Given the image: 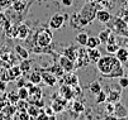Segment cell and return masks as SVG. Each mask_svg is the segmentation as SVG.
Returning <instances> with one entry per match:
<instances>
[{
    "label": "cell",
    "mask_w": 128,
    "mask_h": 120,
    "mask_svg": "<svg viewBox=\"0 0 128 120\" xmlns=\"http://www.w3.org/2000/svg\"><path fill=\"white\" fill-rule=\"evenodd\" d=\"M120 18H122L124 22H127V23H128V10H127V11H124V13H122V16H120Z\"/></svg>",
    "instance_id": "49"
},
{
    "label": "cell",
    "mask_w": 128,
    "mask_h": 120,
    "mask_svg": "<svg viewBox=\"0 0 128 120\" xmlns=\"http://www.w3.org/2000/svg\"><path fill=\"white\" fill-rule=\"evenodd\" d=\"M44 113L47 114L48 119H52V120H54V119H56V115H54V114H56V113L53 111V109H52L51 106H47V108L44 109Z\"/></svg>",
    "instance_id": "40"
},
{
    "label": "cell",
    "mask_w": 128,
    "mask_h": 120,
    "mask_svg": "<svg viewBox=\"0 0 128 120\" xmlns=\"http://www.w3.org/2000/svg\"><path fill=\"white\" fill-rule=\"evenodd\" d=\"M0 111H3V113L5 114V116H6L8 119H10V118L16 113V106H15L14 104H6Z\"/></svg>",
    "instance_id": "18"
},
{
    "label": "cell",
    "mask_w": 128,
    "mask_h": 120,
    "mask_svg": "<svg viewBox=\"0 0 128 120\" xmlns=\"http://www.w3.org/2000/svg\"><path fill=\"white\" fill-rule=\"evenodd\" d=\"M6 83L8 82H5V81H3V80H0V91H5L6 90Z\"/></svg>",
    "instance_id": "47"
},
{
    "label": "cell",
    "mask_w": 128,
    "mask_h": 120,
    "mask_svg": "<svg viewBox=\"0 0 128 120\" xmlns=\"http://www.w3.org/2000/svg\"><path fill=\"white\" fill-rule=\"evenodd\" d=\"M12 6L16 13H22L26 9V0H14Z\"/></svg>",
    "instance_id": "26"
},
{
    "label": "cell",
    "mask_w": 128,
    "mask_h": 120,
    "mask_svg": "<svg viewBox=\"0 0 128 120\" xmlns=\"http://www.w3.org/2000/svg\"><path fill=\"white\" fill-rule=\"evenodd\" d=\"M15 81H16V86H18V87L26 86V83H27V80H24V78H23L22 76H20V77H18V78H16Z\"/></svg>",
    "instance_id": "43"
},
{
    "label": "cell",
    "mask_w": 128,
    "mask_h": 120,
    "mask_svg": "<svg viewBox=\"0 0 128 120\" xmlns=\"http://www.w3.org/2000/svg\"><path fill=\"white\" fill-rule=\"evenodd\" d=\"M127 119H128V116H127Z\"/></svg>",
    "instance_id": "55"
},
{
    "label": "cell",
    "mask_w": 128,
    "mask_h": 120,
    "mask_svg": "<svg viewBox=\"0 0 128 120\" xmlns=\"http://www.w3.org/2000/svg\"><path fill=\"white\" fill-rule=\"evenodd\" d=\"M19 67H20V70H22V73H23V75H26V73H28V72H29V70H30V67H32V62H30L28 58H26V60H23V61L19 63Z\"/></svg>",
    "instance_id": "31"
},
{
    "label": "cell",
    "mask_w": 128,
    "mask_h": 120,
    "mask_svg": "<svg viewBox=\"0 0 128 120\" xmlns=\"http://www.w3.org/2000/svg\"><path fill=\"white\" fill-rule=\"evenodd\" d=\"M105 109H106V113H109V114H113V111H114V102L108 101V102H106V106H105Z\"/></svg>",
    "instance_id": "42"
},
{
    "label": "cell",
    "mask_w": 128,
    "mask_h": 120,
    "mask_svg": "<svg viewBox=\"0 0 128 120\" xmlns=\"http://www.w3.org/2000/svg\"><path fill=\"white\" fill-rule=\"evenodd\" d=\"M12 23L9 22V19L5 16V14H3V13H0V30H5L9 25H10Z\"/></svg>",
    "instance_id": "34"
},
{
    "label": "cell",
    "mask_w": 128,
    "mask_h": 120,
    "mask_svg": "<svg viewBox=\"0 0 128 120\" xmlns=\"http://www.w3.org/2000/svg\"><path fill=\"white\" fill-rule=\"evenodd\" d=\"M16 29H18V39L26 41L28 38V36H29V33H30L29 27L26 25V24H19V25L16 27Z\"/></svg>",
    "instance_id": "14"
},
{
    "label": "cell",
    "mask_w": 128,
    "mask_h": 120,
    "mask_svg": "<svg viewBox=\"0 0 128 120\" xmlns=\"http://www.w3.org/2000/svg\"><path fill=\"white\" fill-rule=\"evenodd\" d=\"M88 56H89L90 62L96 63L99 61V58L102 57V53L98 48H88Z\"/></svg>",
    "instance_id": "15"
},
{
    "label": "cell",
    "mask_w": 128,
    "mask_h": 120,
    "mask_svg": "<svg viewBox=\"0 0 128 120\" xmlns=\"http://www.w3.org/2000/svg\"><path fill=\"white\" fill-rule=\"evenodd\" d=\"M10 1H12V0H0V10L6 8V6H9Z\"/></svg>",
    "instance_id": "44"
},
{
    "label": "cell",
    "mask_w": 128,
    "mask_h": 120,
    "mask_svg": "<svg viewBox=\"0 0 128 120\" xmlns=\"http://www.w3.org/2000/svg\"><path fill=\"white\" fill-rule=\"evenodd\" d=\"M64 55H65L67 58H70L72 62L75 63V61H76V48H75L74 46H70V47H67V48L65 49Z\"/></svg>",
    "instance_id": "21"
},
{
    "label": "cell",
    "mask_w": 128,
    "mask_h": 120,
    "mask_svg": "<svg viewBox=\"0 0 128 120\" xmlns=\"http://www.w3.org/2000/svg\"><path fill=\"white\" fill-rule=\"evenodd\" d=\"M98 71L106 78H119L124 75L122 62L112 55L102 56L96 62Z\"/></svg>",
    "instance_id": "1"
},
{
    "label": "cell",
    "mask_w": 128,
    "mask_h": 120,
    "mask_svg": "<svg viewBox=\"0 0 128 120\" xmlns=\"http://www.w3.org/2000/svg\"><path fill=\"white\" fill-rule=\"evenodd\" d=\"M126 1H128V0H126Z\"/></svg>",
    "instance_id": "54"
},
{
    "label": "cell",
    "mask_w": 128,
    "mask_h": 120,
    "mask_svg": "<svg viewBox=\"0 0 128 120\" xmlns=\"http://www.w3.org/2000/svg\"><path fill=\"white\" fill-rule=\"evenodd\" d=\"M53 39V33L51 28H41L37 33H36V43L38 47H48L52 43Z\"/></svg>",
    "instance_id": "3"
},
{
    "label": "cell",
    "mask_w": 128,
    "mask_h": 120,
    "mask_svg": "<svg viewBox=\"0 0 128 120\" xmlns=\"http://www.w3.org/2000/svg\"><path fill=\"white\" fill-rule=\"evenodd\" d=\"M19 99H23V100H27L28 96H29V90L26 87V86H22V87H18V91H16Z\"/></svg>",
    "instance_id": "36"
},
{
    "label": "cell",
    "mask_w": 128,
    "mask_h": 120,
    "mask_svg": "<svg viewBox=\"0 0 128 120\" xmlns=\"http://www.w3.org/2000/svg\"><path fill=\"white\" fill-rule=\"evenodd\" d=\"M106 43H117L116 37L113 36V34H110V36H109V38H108V42H106Z\"/></svg>",
    "instance_id": "48"
},
{
    "label": "cell",
    "mask_w": 128,
    "mask_h": 120,
    "mask_svg": "<svg viewBox=\"0 0 128 120\" xmlns=\"http://www.w3.org/2000/svg\"><path fill=\"white\" fill-rule=\"evenodd\" d=\"M113 114L117 116V119H123L128 116V109L126 105H123L120 101H117L114 104V111Z\"/></svg>",
    "instance_id": "10"
},
{
    "label": "cell",
    "mask_w": 128,
    "mask_h": 120,
    "mask_svg": "<svg viewBox=\"0 0 128 120\" xmlns=\"http://www.w3.org/2000/svg\"><path fill=\"white\" fill-rule=\"evenodd\" d=\"M90 63L89 56H88V49L81 46L80 48H76V61H75V70L82 66H88Z\"/></svg>",
    "instance_id": "4"
},
{
    "label": "cell",
    "mask_w": 128,
    "mask_h": 120,
    "mask_svg": "<svg viewBox=\"0 0 128 120\" xmlns=\"http://www.w3.org/2000/svg\"><path fill=\"white\" fill-rule=\"evenodd\" d=\"M65 24V18H64V14L61 13H56L51 16L50 19V28L54 29V30H60L62 28V25Z\"/></svg>",
    "instance_id": "6"
},
{
    "label": "cell",
    "mask_w": 128,
    "mask_h": 120,
    "mask_svg": "<svg viewBox=\"0 0 128 120\" xmlns=\"http://www.w3.org/2000/svg\"><path fill=\"white\" fill-rule=\"evenodd\" d=\"M28 81H30L33 85H40L41 82H42V75H41V72H38V71H34V72H32L29 76H28Z\"/></svg>",
    "instance_id": "24"
},
{
    "label": "cell",
    "mask_w": 128,
    "mask_h": 120,
    "mask_svg": "<svg viewBox=\"0 0 128 120\" xmlns=\"http://www.w3.org/2000/svg\"><path fill=\"white\" fill-rule=\"evenodd\" d=\"M6 100H8L9 104H14V105H15V104H16V101L19 100V96H18L16 92H10V94H8Z\"/></svg>",
    "instance_id": "38"
},
{
    "label": "cell",
    "mask_w": 128,
    "mask_h": 120,
    "mask_svg": "<svg viewBox=\"0 0 128 120\" xmlns=\"http://www.w3.org/2000/svg\"><path fill=\"white\" fill-rule=\"evenodd\" d=\"M0 73H2V67H0Z\"/></svg>",
    "instance_id": "53"
},
{
    "label": "cell",
    "mask_w": 128,
    "mask_h": 120,
    "mask_svg": "<svg viewBox=\"0 0 128 120\" xmlns=\"http://www.w3.org/2000/svg\"><path fill=\"white\" fill-rule=\"evenodd\" d=\"M95 19H98V22H100L103 24H108L109 22L112 20V14L109 13L108 10H105V9H98Z\"/></svg>",
    "instance_id": "12"
},
{
    "label": "cell",
    "mask_w": 128,
    "mask_h": 120,
    "mask_svg": "<svg viewBox=\"0 0 128 120\" xmlns=\"http://www.w3.org/2000/svg\"><path fill=\"white\" fill-rule=\"evenodd\" d=\"M15 53L19 56V58L22 60H26V58H29V52L20 44H16L15 46Z\"/></svg>",
    "instance_id": "20"
},
{
    "label": "cell",
    "mask_w": 128,
    "mask_h": 120,
    "mask_svg": "<svg viewBox=\"0 0 128 120\" xmlns=\"http://www.w3.org/2000/svg\"><path fill=\"white\" fill-rule=\"evenodd\" d=\"M61 78H62L61 82L65 85H70V86H76V85H79V77L74 72H65Z\"/></svg>",
    "instance_id": "7"
},
{
    "label": "cell",
    "mask_w": 128,
    "mask_h": 120,
    "mask_svg": "<svg viewBox=\"0 0 128 120\" xmlns=\"http://www.w3.org/2000/svg\"><path fill=\"white\" fill-rule=\"evenodd\" d=\"M120 96H122V94H120V91L118 90H110L109 91V94L106 95V101H110V102H116L117 101H119L120 100Z\"/></svg>",
    "instance_id": "19"
},
{
    "label": "cell",
    "mask_w": 128,
    "mask_h": 120,
    "mask_svg": "<svg viewBox=\"0 0 128 120\" xmlns=\"http://www.w3.org/2000/svg\"><path fill=\"white\" fill-rule=\"evenodd\" d=\"M102 44L99 37H89L88 42H86V47L88 48H98Z\"/></svg>",
    "instance_id": "28"
},
{
    "label": "cell",
    "mask_w": 128,
    "mask_h": 120,
    "mask_svg": "<svg viewBox=\"0 0 128 120\" xmlns=\"http://www.w3.org/2000/svg\"><path fill=\"white\" fill-rule=\"evenodd\" d=\"M85 1H86V3H94L95 0H85Z\"/></svg>",
    "instance_id": "50"
},
{
    "label": "cell",
    "mask_w": 128,
    "mask_h": 120,
    "mask_svg": "<svg viewBox=\"0 0 128 120\" xmlns=\"http://www.w3.org/2000/svg\"><path fill=\"white\" fill-rule=\"evenodd\" d=\"M88 38H89V36L85 33V32H81V33H79L78 36H76V42L80 44V46H86V42H88Z\"/></svg>",
    "instance_id": "35"
},
{
    "label": "cell",
    "mask_w": 128,
    "mask_h": 120,
    "mask_svg": "<svg viewBox=\"0 0 128 120\" xmlns=\"http://www.w3.org/2000/svg\"><path fill=\"white\" fill-rule=\"evenodd\" d=\"M113 19V27L112 29L119 34V36H124V37H128V23L124 22L120 16L118 18H112Z\"/></svg>",
    "instance_id": "5"
},
{
    "label": "cell",
    "mask_w": 128,
    "mask_h": 120,
    "mask_svg": "<svg viewBox=\"0 0 128 120\" xmlns=\"http://www.w3.org/2000/svg\"><path fill=\"white\" fill-rule=\"evenodd\" d=\"M5 36L8 37V38H12V39H15V38H18V29H16V25H9L5 30Z\"/></svg>",
    "instance_id": "23"
},
{
    "label": "cell",
    "mask_w": 128,
    "mask_h": 120,
    "mask_svg": "<svg viewBox=\"0 0 128 120\" xmlns=\"http://www.w3.org/2000/svg\"><path fill=\"white\" fill-rule=\"evenodd\" d=\"M114 55H116V57H117V58H118L122 63L128 61V51H127V48H126V47H124V48L119 47Z\"/></svg>",
    "instance_id": "17"
},
{
    "label": "cell",
    "mask_w": 128,
    "mask_h": 120,
    "mask_svg": "<svg viewBox=\"0 0 128 120\" xmlns=\"http://www.w3.org/2000/svg\"><path fill=\"white\" fill-rule=\"evenodd\" d=\"M51 108L53 109V111H54V113L57 114V113H62V111H65V108H66V105L61 104V102H58L57 100H53V102H52Z\"/></svg>",
    "instance_id": "33"
},
{
    "label": "cell",
    "mask_w": 128,
    "mask_h": 120,
    "mask_svg": "<svg viewBox=\"0 0 128 120\" xmlns=\"http://www.w3.org/2000/svg\"><path fill=\"white\" fill-rule=\"evenodd\" d=\"M112 34V29H109V28H106V29H103L100 33H99V39H100V42L103 43V44H106V42H108V38H109V36Z\"/></svg>",
    "instance_id": "29"
},
{
    "label": "cell",
    "mask_w": 128,
    "mask_h": 120,
    "mask_svg": "<svg viewBox=\"0 0 128 120\" xmlns=\"http://www.w3.org/2000/svg\"><path fill=\"white\" fill-rule=\"evenodd\" d=\"M70 24L72 25V28H75V29L82 28V24H81V22H80V15H79V13H75L74 15H71Z\"/></svg>",
    "instance_id": "22"
},
{
    "label": "cell",
    "mask_w": 128,
    "mask_h": 120,
    "mask_svg": "<svg viewBox=\"0 0 128 120\" xmlns=\"http://www.w3.org/2000/svg\"><path fill=\"white\" fill-rule=\"evenodd\" d=\"M41 75H42V81L47 85V86H51V87H52V86H54V85L57 83V80H58V78L54 76V75H52L50 71H47V70L44 71V70H43V71L41 72Z\"/></svg>",
    "instance_id": "11"
},
{
    "label": "cell",
    "mask_w": 128,
    "mask_h": 120,
    "mask_svg": "<svg viewBox=\"0 0 128 120\" xmlns=\"http://www.w3.org/2000/svg\"><path fill=\"white\" fill-rule=\"evenodd\" d=\"M72 110H74L76 114H81L85 111V105L78 99H75V101L72 102Z\"/></svg>",
    "instance_id": "27"
},
{
    "label": "cell",
    "mask_w": 128,
    "mask_h": 120,
    "mask_svg": "<svg viewBox=\"0 0 128 120\" xmlns=\"http://www.w3.org/2000/svg\"><path fill=\"white\" fill-rule=\"evenodd\" d=\"M0 57H2V49H0Z\"/></svg>",
    "instance_id": "52"
},
{
    "label": "cell",
    "mask_w": 128,
    "mask_h": 120,
    "mask_svg": "<svg viewBox=\"0 0 128 120\" xmlns=\"http://www.w3.org/2000/svg\"><path fill=\"white\" fill-rule=\"evenodd\" d=\"M8 73H9V76H10V80L12 81H15L18 77H20L23 73H22V70H20V67H19V64H12V67H9L8 68Z\"/></svg>",
    "instance_id": "13"
},
{
    "label": "cell",
    "mask_w": 128,
    "mask_h": 120,
    "mask_svg": "<svg viewBox=\"0 0 128 120\" xmlns=\"http://www.w3.org/2000/svg\"><path fill=\"white\" fill-rule=\"evenodd\" d=\"M15 106H16V110H18V111H27V109H28V106H29V102H28V100L19 99V100L16 101Z\"/></svg>",
    "instance_id": "32"
},
{
    "label": "cell",
    "mask_w": 128,
    "mask_h": 120,
    "mask_svg": "<svg viewBox=\"0 0 128 120\" xmlns=\"http://www.w3.org/2000/svg\"><path fill=\"white\" fill-rule=\"evenodd\" d=\"M58 63L61 64L62 70H64L65 72H74V71H75V63L72 62L70 58H67L65 55L58 58Z\"/></svg>",
    "instance_id": "9"
},
{
    "label": "cell",
    "mask_w": 128,
    "mask_h": 120,
    "mask_svg": "<svg viewBox=\"0 0 128 120\" xmlns=\"http://www.w3.org/2000/svg\"><path fill=\"white\" fill-rule=\"evenodd\" d=\"M89 90H90V92L93 95H96L98 92H100L103 90V87H102V85H100L99 81H94V82H91L89 85Z\"/></svg>",
    "instance_id": "30"
},
{
    "label": "cell",
    "mask_w": 128,
    "mask_h": 120,
    "mask_svg": "<svg viewBox=\"0 0 128 120\" xmlns=\"http://www.w3.org/2000/svg\"><path fill=\"white\" fill-rule=\"evenodd\" d=\"M95 3H98V4H100L103 6H106V5L110 4V0H95Z\"/></svg>",
    "instance_id": "45"
},
{
    "label": "cell",
    "mask_w": 128,
    "mask_h": 120,
    "mask_svg": "<svg viewBox=\"0 0 128 120\" xmlns=\"http://www.w3.org/2000/svg\"><path fill=\"white\" fill-rule=\"evenodd\" d=\"M40 108L38 106H36L34 104H29V106H28V109H27V113H28V115L30 116V119H37V116H38V114H40Z\"/></svg>",
    "instance_id": "25"
},
{
    "label": "cell",
    "mask_w": 128,
    "mask_h": 120,
    "mask_svg": "<svg viewBox=\"0 0 128 120\" xmlns=\"http://www.w3.org/2000/svg\"><path fill=\"white\" fill-rule=\"evenodd\" d=\"M47 71H50L52 75H54L57 78H61V77L64 76V73H65V71L62 70V67H61V64H60V63H54L51 68H48Z\"/></svg>",
    "instance_id": "16"
},
{
    "label": "cell",
    "mask_w": 128,
    "mask_h": 120,
    "mask_svg": "<svg viewBox=\"0 0 128 120\" xmlns=\"http://www.w3.org/2000/svg\"><path fill=\"white\" fill-rule=\"evenodd\" d=\"M58 95L65 97L66 100H75V95H74V90H72V86L70 85H65L62 83L60 86V91H58Z\"/></svg>",
    "instance_id": "8"
},
{
    "label": "cell",
    "mask_w": 128,
    "mask_h": 120,
    "mask_svg": "<svg viewBox=\"0 0 128 120\" xmlns=\"http://www.w3.org/2000/svg\"><path fill=\"white\" fill-rule=\"evenodd\" d=\"M96 11H98V5L94 3H85L81 8V10L79 11L80 15V22L82 24V27L89 25L90 23H93L94 19L96 18Z\"/></svg>",
    "instance_id": "2"
},
{
    "label": "cell",
    "mask_w": 128,
    "mask_h": 120,
    "mask_svg": "<svg viewBox=\"0 0 128 120\" xmlns=\"http://www.w3.org/2000/svg\"><path fill=\"white\" fill-rule=\"evenodd\" d=\"M126 48H127V51H128V42H127V44H126Z\"/></svg>",
    "instance_id": "51"
},
{
    "label": "cell",
    "mask_w": 128,
    "mask_h": 120,
    "mask_svg": "<svg viewBox=\"0 0 128 120\" xmlns=\"http://www.w3.org/2000/svg\"><path fill=\"white\" fill-rule=\"evenodd\" d=\"M118 83H119V86H120L122 89H126V87H128V78L124 77V76H122V77H119Z\"/></svg>",
    "instance_id": "41"
},
{
    "label": "cell",
    "mask_w": 128,
    "mask_h": 120,
    "mask_svg": "<svg viewBox=\"0 0 128 120\" xmlns=\"http://www.w3.org/2000/svg\"><path fill=\"white\" fill-rule=\"evenodd\" d=\"M61 3H62V5H65V6H72V4H74V0H61Z\"/></svg>",
    "instance_id": "46"
},
{
    "label": "cell",
    "mask_w": 128,
    "mask_h": 120,
    "mask_svg": "<svg viewBox=\"0 0 128 120\" xmlns=\"http://www.w3.org/2000/svg\"><path fill=\"white\" fill-rule=\"evenodd\" d=\"M95 96H96V99H95L96 104H104V102H106V92H104L103 90L100 92H98Z\"/></svg>",
    "instance_id": "37"
},
{
    "label": "cell",
    "mask_w": 128,
    "mask_h": 120,
    "mask_svg": "<svg viewBox=\"0 0 128 120\" xmlns=\"http://www.w3.org/2000/svg\"><path fill=\"white\" fill-rule=\"evenodd\" d=\"M118 48H119V46L117 43H106V52L110 53V55L116 53Z\"/></svg>",
    "instance_id": "39"
}]
</instances>
